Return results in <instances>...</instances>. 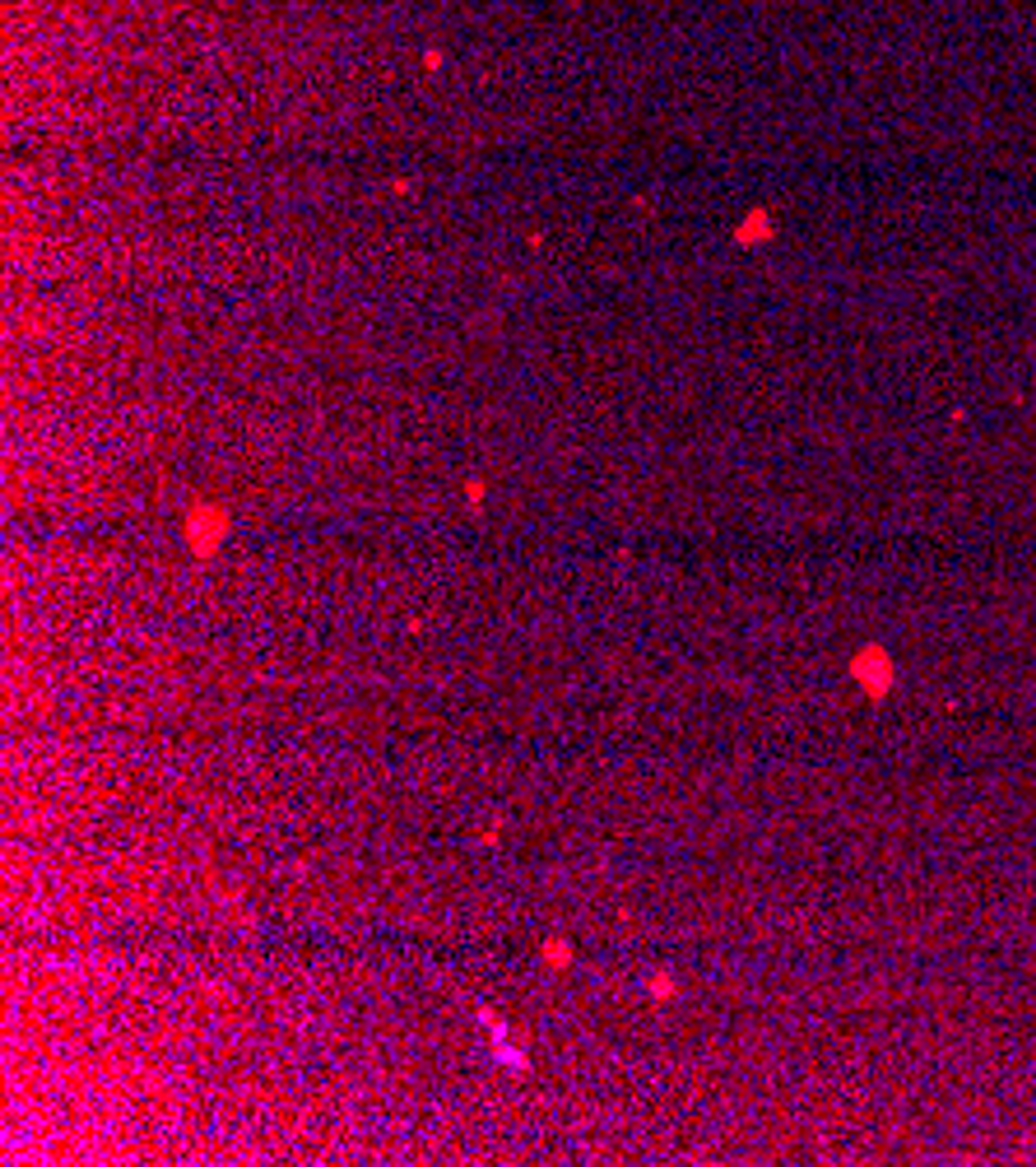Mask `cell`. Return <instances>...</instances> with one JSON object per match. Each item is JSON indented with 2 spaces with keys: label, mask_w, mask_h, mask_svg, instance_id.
<instances>
[{
  "label": "cell",
  "mask_w": 1036,
  "mask_h": 1167,
  "mask_svg": "<svg viewBox=\"0 0 1036 1167\" xmlns=\"http://www.w3.org/2000/svg\"><path fill=\"white\" fill-rule=\"evenodd\" d=\"M224 535H228V512L224 507H201V512L187 516V544L196 553H214L224 544Z\"/></svg>",
  "instance_id": "obj_1"
},
{
  "label": "cell",
  "mask_w": 1036,
  "mask_h": 1167,
  "mask_svg": "<svg viewBox=\"0 0 1036 1167\" xmlns=\"http://www.w3.org/2000/svg\"><path fill=\"white\" fill-rule=\"evenodd\" d=\"M850 675H855L869 694H883V689L892 684V661H887V652H883V647H864V652H855Z\"/></svg>",
  "instance_id": "obj_2"
},
{
  "label": "cell",
  "mask_w": 1036,
  "mask_h": 1167,
  "mask_svg": "<svg viewBox=\"0 0 1036 1167\" xmlns=\"http://www.w3.org/2000/svg\"><path fill=\"white\" fill-rule=\"evenodd\" d=\"M539 953H544V963H549L553 972H563V967L572 963V944H567V940H549Z\"/></svg>",
  "instance_id": "obj_3"
},
{
  "label": "cell",
  "mask_w": 1036,
  "mask_h": 1167,
  "mask_svg": "<svg viewBox=\"0 0 1036 1167\" xmlns=\"http://www.w3.org/2000/svg\"><path fill=\"white\" fill-rule=\"evenodd\" d=\"M651 995H660V1000H665V995H674V977L655 972V977H651Z\"/></svg>",
  "instance_id": "obj_4"
}]
</instances>
